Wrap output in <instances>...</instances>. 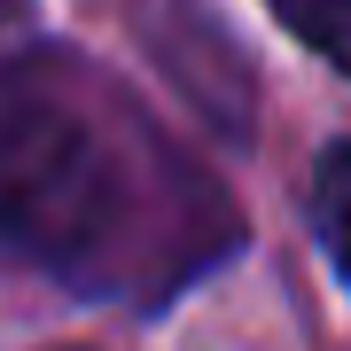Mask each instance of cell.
<instances>
[{"mask_svg": "<svg viewBox=\"0 0 351 351\" xmlns=\"http://www.w3.org/2000/svg\"><path fill=\"white\" fill-rule=\"evenodd\" d=\"M234 250V211L141 101L78 55L0 71V258L164 297Z\"/></svg>", "mask_w": 351, "mask_h": 351, "instance_id": "1", "label": "cell"}, {"mask_svg": "<svg viewBox=\"0 0 351 351\" xmlns=\"http://www.w3.org/2000/svg\"><path fill=\"white\" fill-rule=\"evenodd\" d=\"M265 8H274L320 63H336L351 78V0H265Z\"/></svg>", "mask_w": 351, "mask_h": 351, "instance_id": "3", "label": "cell"}, {"mask_svg": "<svg viewBox=\"0 0 351 351\" xmlns=\"http://www.w3.org/2000/svg\"><path fill=\"white\" fill-rule=\"evenodd\" d=\"M313 226H320L328 265L351 281V141H336L320 156V172H313Z\"/></svg>", "mask_w": 351, "mask_h": 351, "instance_id": "2", "label": "cell"}]
</instances>
